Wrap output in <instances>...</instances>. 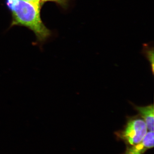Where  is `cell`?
<instances>
[{
	"label": "cell",
	"instance_id": "cell-3",
	"mask_svg": "<svg viewBox=\"0 0 154 154\" xmlns=\"http://www.w3.org/2000/svg\"><path fill=\"white\" fill-rule=\"evenodd\" d=\"M137 110L140 113L145 120L147 128L150 131H154V106L149 105L144 107H136Z\"/></svg>",
	"mask_w": 154,
	"mask_h": 154
},
{
	"label": "cell",
	"instance_id": "cell-2",
	"mask_svg": "<svg viewBox=\"0 0 154 154\" xmlns=\"http://www.w3.org/2000/svg\"><path fill=\"white\" fill-rule=\"evenodd\" d=\"M147 131L145 122L140 119H131L128 122L120 137L127 144L135 145L141 142Z\"/></svg>",
	"mask_w": 154,
	"mask_h": 154
},
{
	"label": "cell",
	"instance_id": "cell-8",
	"mask_svg": "<svg viewBox=\"0 0 154 154\" xmlns=\"http://www.w3.org/2000/svg\"><path fill=\"white\" fill-rule=\"evenodd\" d=\"M25 2L35 6L37 9L40 10L41 8V0H24Z\"/></svg>",
	"mask_w": 154,
	"mask_h": 154
},
{
	"label": "cell",
	"instance_id": "cell-6",
	"mask_svg": "<svg viewBox=\"0 0 154 154\" xmlns=\"http://www.w3.org/2000/svg\"><path fill=\"white\" fill-rule=\"evenodd\" d=\"M146 54L147 56V57L149 59V60L151 62V64L152 65V72H153L154 68V63H153V49L150 48L148 47L147 45H146Z\"/></svg>",
	"mask_w": 154,
	"mask_h": 154
},
{
	"label": "cell",
	"instance_id": "cell-9",
	"mask_svg": "<svg viewBox=\"0 0 154 154\" xmlns=\"http://www.w3.org/2000/svg\"><path fill=\"white\" fill-rule=\"evenodd\" d=\"M7 1H8V2H7V3H10L11 2H12L13 0H7Z\"/></svg>",
	"mask_w": 154,
	"mask_h": 154
},
{
	"label": "cell",
	"instance_id": "cell-4",
	"mask_svg": "<svg viewBox=\"0 0 154 154\" xmlns=\"http://www.w3.org/2000/svg\"><path fill=\"white\" fill-rule=\"evenodd\" d=\"M148 149L142 142L140 143L128 147L124 154H143Z\"/></svg>",
	"mask_w": 154,
	"mask_h": 154
},
{
	"label": "cell",
	"instance_id": "cell-5",
	"mask_svg": "<svg viewBox=\"0 0 154 154\" xmlns=\"http://www.w3.org/2000/svg\"><path fill=\"white\" fill-rule=\"evenodd\" d=\"M143 143L148 149H150L154 147V132L150 131L146 133L142 141Z\"/></svg>",
	"mask_w": 154,
	"mask_h": 154
},
{
	"label": "cell",
	"instance_id": "cell-7",
	"mask_svg": "<svg viewBox=\"0 0 154 154\" xmlns=\"http://www.w3.org/2000/svg\"><path fill=\"white\" fill-rule=\"evenodd\" d=\"M48 2H54L63 8H66L68 3V0H41L42 5Z\"/></svg>",
	"mask_w": 154,
	"mask_h": 154
},
{
	"label": "cell",
	"instance_id": "cell-1",
	"mask_svg": "<svg viewBox=\"0 0 154 154\" xmlns=\"http://www.w3.org/2000/svg\"><path fill=\"white\" fill-rule=\"evenodd\" d=\"M7 5L12 12L11 26L20 25L29 28L40 43L46 41L50 36V30L42 21L40 10L24 0H13Z\"/></svg>",
	"mask_w": 154,
	"mask_h": 154
}]
</instances>
